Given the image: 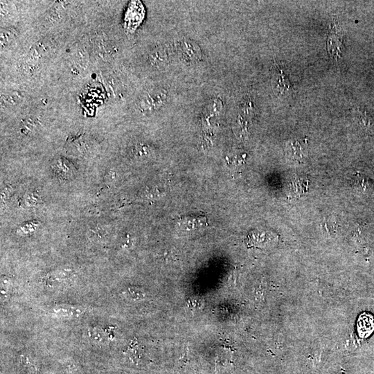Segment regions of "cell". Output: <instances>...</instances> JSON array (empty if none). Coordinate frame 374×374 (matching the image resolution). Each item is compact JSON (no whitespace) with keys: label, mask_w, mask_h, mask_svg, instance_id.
I'll list each match as a JSON object with an SVG mask.
<instances>
[{"label":"cell","mask_w":374,"mask_h":374,"mask_svg":"<svg viewBox=\"0 0 374 374\" xmlns=\"http://www.w3.org/2000/svg\"><path fill=\"white\" fill-rule=\"evenodd\" d=\"M168 94V91L165 88H155L147 91L139 100V111L144 114L157 111L165 105Z\"/></svg>","instance_id":"6da1fadb"},{"label":"cell","mask_w":374,"mask_h":374,"mask_svg":"<svg viewBox=\"0 0 374 374\" xmlns=\"http://www.w3.org/2000/svg\"><path fill=\"white\" fill-rule=\"evenodd\" d=\"M176 51L180 59L187 64L198 63L202 59L200 46L189 39H182L176 44Z\"/></svg>","instance_id":"7a4b0ae2"},{"label":"cell","mask_w":374,"mask_h":374,"mask_svg":"<svg viewBox=\"0 0 374 374\" xmlns=\"http://www.w3.org/2000/svg\"><path fill=\"white\" fill-rule=\"evenodd\" d=\"M178 224L180 228L187 230H197L208 226L207 220L203 215H190L180 218Z\"/></svg>","instance_id":"3957f363"},{"label":"cell","mask_w":374,"mask_h":374,"mask_svg":"<svg viewBox=\"0 0 374 374\" xmlns=\"http://www.w3.org/2000/svg\"><path fill=\"white\" fill-rule=\"evenodd\" d=\"M149 60L152 66L160 68L165 67L170 61L168 49L163 46L152 50L149 56Z\"/></svg>","instance_id":"277c9868"},{"label":"cell","mask_w":374,"mask_h":374,"mask_svg":"<svg viewBox=\"0 0 374 374\" xmlns=\"http://www.w3.org/2000/svg\"><path fill=\"white\" fill-rule=\"evenodd\" d=\"M273 90L275 93L284 92L285 90H288L290 86L289 82L286 79V74L284 71L280 68L275 69L274 77L273 81Z\"/></svg>","instance_id":"5b68a950"},{"label":"cell","mask_w":374,"mask_h":374,"mask_svg":"<svg viewBox=\"0 0 374 374\" xmlns=\"http://www.w3.org/2000/svg\"><path fill=\"white\" fill-rule=\"evenodd\" d=\"M374 329V319L370 314H362L359 318L358 331L361 336H367Z\"/></svg>","instance_id":"8992f818"},{"label":"cell","mask_w":374,"mask_h":374,"mask_svg":"<svg viewBox=\"0 0 374 374\" xmlns=\"http://www.w3.org/2000/svg\"><path fill=\"white\" fill-rule=\"evenodd\" d=\"M54 312L57 314L59 317H75L76 316H80L84 312V309L82 308H76L75 307H68V308H61L55 309Z\"/></svg>","instance_id":"52a82bcc"},{"label":"cell","mask_w":374,"mask_h":374,"mask_svg":"<svg viewBox=\"0 0 374 374\" xmlns=\"http://www.w3.org/2000/svg\"><path fill=\"white\" fill-rule=\"evenodd\" d=\"M55 165V169H57V174L60 175V176H61V175H64V178H65L68 176L67 175L72 174V171H70V169H72L70 165H69L68 162L65 161V159H58Z\"/></svg>","instance_id":"ba28073f"},{"label":"cell","mask_w":374,"mask_h":374,"mask_svg":"<svg viewBox=\"0 0 374 374\" xmlns=\"http://www.w3.org/2000/svg\"><path fill=\"white\" fill-rule=\"evenodd\" d=\"M125 295L128 298L135 301L139 300V299H143L145 297V293L143 291V290L137 287L128 288L127 291L125 293Z\"/></svg>","instance_id":"9c48e42d"},{"label":"cell","mask_w":374,"mask_h":374,"mask_svg":"<svg viewBox=\"0 0 374 374\" xmlns=\"http://www.w3.org/2000/svg\"><path fill=\"white\" fill-rule=\"evenodd\" d=\"M90 338L94 341L104 342L105 341V336L103 330L98 329H93L89 332Z\"/></svg>","instance_id":"30bf717a"},{"label":"cell","mask_w":374,"mask_h":374,"mask_svg":"<svg viewBox=\"0 0 374 374\" xmlns=\"http://www.w3.org/2000/svg\"><path fill=\"white\" fill-rule=\"evenodd\" d=\"M134 153L135 155L140 156H148L150 153L149 147L144 144H138L134 148Z\"/></svg>","instance_id":"8fae6325"},{"label":"cell","mask_w":374,"mask_h":374,"mask_svg":"<svg viewBox=\"0 0 374 374\" xmlns=\"http://www.w3.org/2000/svg\"><path fill=\"white\" fill-rule=\"evenodd\" d=\"M358 120L360 124L364 126V128H367L371 126V121L369 117L366 115V112H358Z\"/></svg>","instance_id":"7c38bea8"},{"label":"cell","mask_w":374,"mask_h":374,"mask_svg":"<svg viewBox=\"0 0 374 374\" xmlns=\"http://www.w3.org/2000/svg\"><path fill=\"white\" fill-rule=\"evenodd\" d=\"M1 35L2 44H5L6 42H8L9 41L13 40L16 36V33H15L14 30H5L2 32Z\"/></svg>","instance_id":"4fadbf2b"},{"label":"cell","mask_w":374,"mask_h":374,"mask_svg":"<svg viewBox=\"0 0 374 374\" xmlns=\"http://www.w3.org/2000/svg\"><path fill=\"white\" fill-rule=\"evenodd\" d=\"M241 109H243V111L244 112L245 115H247L249 113V112L254 111V105L252 100L247 99L242 104Z\"/></svg>","instance_id":"5bb4252c"}]
</instances>
